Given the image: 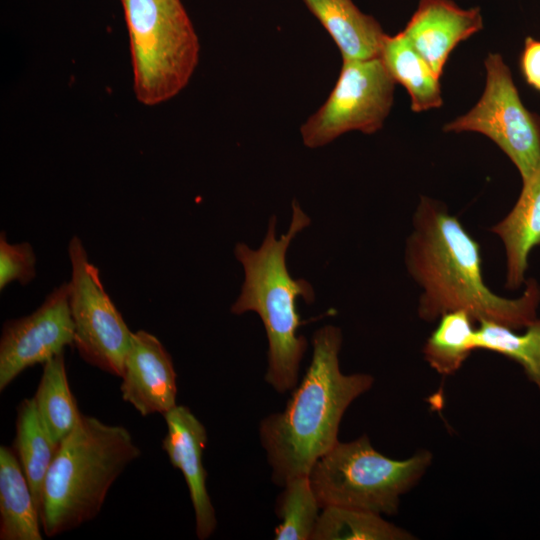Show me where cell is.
I'll return each instance as SVG.
<instances>
[{
  "label": "cell",
  "instance_id": "cell-1",
  "mask_svg": "<svg viewBox=\"0 0 540 540\" xmlns=\"http://www.w3.org/2000/svg\"><path fill=\"white\" fill-rule=\"evenodd\" d=\"M405 264L422 289L418 314L425 321L464 310L475 321H494L518 330L537 319L536 280H526L518 298L492 292L483 280L480 245L439 201L421 198L406 242Z\"/></svg>",
  "mask_w": 540,
  "mask_h": 540
},
{
  "label": "cell",
  "instance_id": "cell-2",
  "mask_svg": "<svg viewBox=\"0 0 540 540\" xmlns=\"http://www.w3.org/2000/svg\"><path fill=\"white\" fill-rule=\"evenodd\" d=\"M342 332L326 325L312 337L313 353L300 384L282 412L266 416L259 435L272 468V480L309 475L314 464L338 443V430L349 405L367 392L369 374H343L339 367Z\"/></svg>",
  "mask_w": 540,
  "mask_h": 540
},
{
  "label": "cell",
  "instance_id": "cell-3",
  "mask_svg": "<svg viewBox=\"0 0 540 540\" xmlns=\"http://www.w3.org/2000/svg\"><path fill=\"white\" fill-rule=\"evenodd\" d=\"M289 228L276 236L277 217L268 221L263 242L257 249L238 242L234 255L243 267L241 291L230 311L241 315L255 312L261 319L268 340L266 382L277 392L292 390L298 383L299 368L308 342L298 334L300 316L296 302L315 300L312 285L304 278L294 279L287 268V251L298 233L311 223L297 200L292 201Z\"/></svg>",
  "mask_w": 540,
  "mask_h": 540
},
{
  "label": "cell",
  "instance_id": "cell-4",
  "mask_svg": "<svg viewBox=\"0 0 540 540\" xmlns=\"http://www.w3.org/2000/svg\"><path fill=\"white\" fill-rule=\"evenodd\" d=\"M140 454L125 427L82 415L60 442L44 481L40 521L45 535L94 519L111 485Z\"/></svg>",
  "mask_w": 540,
  "mask_h": 540
},
{
  "label": "cell",
  "instance_id": "cell-5",
  "mask_svg": "<svg viewBox=\"0 0 540 540\" xmlns=\"http://www.w3.org/2000/svg\"><path fill=\"white\" fill-rule=\"evenodd\" d=\"M129 34L133 90L155 106L188 84L199 59V40L181 0H120Z\"/></svg>",
  "mask_w": 540,
  "mask_h": 540
},
{
  "label": "cell",
  "instance_id": "cell-6",
  "mask_svg": "<svg viewBox=\"0 0 540 540\" xmlns=\"http://www.w3.org/2000/svg\"><path fill=\"white\" fill-rule=\"evenodd\" d=\"M421 450L405 460L376 451L367 435L338 443L312 467L309 479L320 507H344L395 514L400 496L412 488L430 465Z\"/></svg>",
  "mask_w": 540,
  "mask_h": 540
},
{
  "label": "cell",
  "instance_id": "cell-7",
  "mask_svg": "<svg viewBox=\"0 0 540 540\" xmlns=\"http://www.w3.org/2000/svg\"><path fill=\"white\" fill-rule=\"evenodd\" d=\"M486 84L477 104L445 124V132H478L491 139L516 166L521 179L540 165V117L522 103L509 67L498 53L485 62Z\"/></svg>",
  "mask_w": 540,
  "mask_h": 540
},
{
  "label": "cell",
  "instance_id": "cell-8",
  "mask_svg": "<svg viewBox=\"0 0 540 540\" xmlns=\"http://www.w3.org/2000/svg\"><path fill=\"white\" fill-rule=\"evenodd\" d=\"M395 83L380 57L343 60L329 97L300 128L303 144L319 148L350 131L380 130L393 104Z\"/></svg>",
  "mask_w": 540,
  "mask_h": 540
},
{
  "label": "cell",
  "instance_id": "cell-9",
  "mask_svg": "<svg viewBox=\"0 0 540 540\" xmlns=\"http://www.w3.org/2000/svg\"><path fill=\"white\" fill-rule=\"evenodd\" d=\"M67 249L73 343L87 363L121 377L133 332L106 293L99 269L90 262L77 235L70 239Z\"/></svg>",
  "mask_w": 540,
  "mask_h": 540
},
{
  "label": "cell",
  "instance_id": "cell-10",
  "mask_svg": "<svg viewBox=\"0 0 540 540\" xmlns=\"http://www.w3.org/2000/svg\"><path fill=\"white\" fill-rule=\"evenodd\" d=\"M69 282L55 287L31 314L7 320L0 338V391L24 370L44 364L74 341Z\"/></svg>",
  "mask_w": 540,
  "mask_h": 540
},
{
  "label": "cell",
  "instance_id": "cell-11",
  "mask_svg": "<svg viewBox=\"0 0 540 540\" xmlns=\"http://www.w3.org/2000/svg\"><path fill=\"white\" fill-rule=\"evenodd\" d=\"M122 399L142 416L164 415L176 406V372L170 354L153 334L132 333L124 360Z\"/></svg>",
  "mask_w": 540,
  "mask_h": 540
},
{
  "label": "cell",
  "instance_id": "cell-12",
  "mask_svg": "<svg viewBox=\"0 0 540 540\" xmlns=\"http://www.w3.org/2000/svg\"><path fill=\"white\" fill-rule=\"evenodd\" d=\"M167 433L162 441L173 467L179 469L186 481L195 513L196 536L209 538L217 525L215 509L206 487V470L202 455L207 443L204 425L191 410L176 405L164 415Z\"/></svg>",
  "mask_w": 540,
  "mask_h": 540
},
{
  "label": "cell",
  "instance_id": "cell-13",
  "mask_svg": "<svg viewBox=\"0 0 540 540\" xmlns=\"http://www.w3.org/2000/svg\"><path fill=\"white\" fill-rule=\"evenodd\" d=\"M483 27L480 8L462 9L452 0H419L402 34L441 76L452 50Z\"/></svg>",
  "mask_w": 540,
  "mask_h": 540
},
{
  "label": "cell",
  "instance_id": "cell-14",
  "mask_svg": "<svg viewBox=\"0 0 540 540\" xmlns=\"http://www.w3.org/2000/svg\"><path fill=\"white\" fill-rule=\"evenodd\" d=\"M504 244L507 260L506 288L526 282L529 255L540 245V165L522 180L520 195L508 215L491 229Z\"/></svg>",
  "mask_w": 540,
  "mask_h": 540
},
{
  "label": "cell",
  "instance_id": "cell-15",
  "mask_svg": "<svg viewBox=\"0 0 540 540\" xmlns=\"http://www.w3.org/2000/svg\"><path fill=\"white\" fill-rule=\"evenodd\" d=\"M340 50L343 60L380 57L387 34L378 21L352 0H303Z\"/></svg>",
  "mask_w": 540,
  "mask_h": 540
},
{
  "label": "cell",
  "instance_id": "cell-16",
  "mask_svg": "<svg viewBox=\"0 0 540 540\" xmlns=\"http://www.w3.org/2000/svg\"><path fill=\"white\" fill-rule=\"evenodd\" d=\"M40 516L16 454L0 447V539L42 540Z\"/></svg>",
  "mask_w": 540,
  "mask_h": 540
},
{
  "label": "cell",
  "instance_id": "cell-17",
  "mask_svg": "<svg viewBox=\"0 0 540 540\" xmlns=\"http://www.w3.org/2000/svg\"><path fill=\"white\" fill-rule=\"evenodd\" d=\"M384 65L411 97V109L421 112L442 105L440 76L402 32L386 35L380 53Z\"/></svg>",
  "mask_w": 540,
  "mask_h": 540
},
{
  "label": "cell",
  "instance_id": "cell-18",
  "mask_svg": "<svg viewBox=\"0 0 540 540\" xmlns=\"http://www.w3.org/2000/svg\"><path fill=\"white\" fill-rule=\"evenodd\" d=\"M58 446L43 424L34 399H23L17 408L13 451L30 485L39 516L44 481Z\"/></svg>",
  "mask_w": 540,
  "mask_h": 540
},
{
  "label": "cell",
  "instance_id": "cell-19",
  "mask_svg": "<svg viewBox=\"0 0 540 540\" xmlns=\"http://www.w3.org/2000/svg\"><path fill=\"white\" fill-rule=\"evenodd\" d=\"M33 399L43 424L59 445L82 416L70 390L63 352L43 364Z\"/></svg>",
  "mask_w": 540,
  "mask_h": 540
},
{
  "label": "cell",
  "instance_id": "cell-20",
  "mask_svg": "<svg viewBox=\"0 0 540 540\" xmlns=\"http://www.w3.org/2000/svg\"><path fill=\"white\" fill-rule=\"evenodd\" d=\"M474 322L464 310L449 311L439 317L423 347L425 360L439 374L455 373L475 350Z\"/></svg>",
  "mask_w": 540,
  "mask_h": 540
},
{
  "label": "cell",
  "instance_id": "cell-21",
  "mask_svg": "<svg viewBox=\"0 0 540 540\" xmlns=\"http://www.w3.org/2000/svg\"><path fill=\"white\" fill-rule=\"evenodd\" d=\"M405 530L385 521L380 514L344 507H325L311 540L412 539Z\"/></svg>",
  "mask_w": 540,
  "mask_h": 540
},
{
  "label": "cell",
  "instance_id": "cell-22",
  "mask_svg": "<svg viewBox=\"0 0 540 540\" xmlns=\"http://www.w3.org/2000/svg\"><path fill=\"white\" fill-rule=\"evenodd\" d=\"M476 349L496 352L517 362L540 390V319L530 323L524 333L494 321H480L475 333Z\"/></svg>",
  "mask_w": 540,
  "mask_h": 540
},
{
  "label": "cell",
  "instance_id": "cell-23",
  "mask_svg": "<svg viewBox=\"0 0 540 540\" xmlns=\"http://www.w3.org/2000/svg\"><path fill=\"white\" fill-rule=\"evenodd\" d=\"M276 505L281 523L275 529L277 540H311L321 508L308 475L294 477L284 485Z\"/></svg>",
  "mask_w": 540,
  "mask_h": 540
},
{
  "label": "cell",
  "instance_id": "cell-24",
  "mask_svg": "<svg viewBox=\"0 0 540 540\" xmlns=\"http://www.w3.org/2000/svg\"><path fill=\"white\" fill-rule=\"evenodd\" d=\"M36 277V255L28 242L11 244L0 234V290L14 281L27 285Z\"/></svg>",
  "mask_w": 540,
  "mask_h": 540
},
{
  "label": "cell",
  "instance_id": "cell-25",
  "mask_svg": "<svg viewBox=\"0 0 540 540\" xmlns=\"http://www.w3.org/2000/svg\"><path fill=\"white\" fill-rule=\"evenodd\" d=\"M520 68L527 84L540 92V40L526 37Z\"/></svg>",
  "mask_w": 540,
  "mask_h": 540
}]
</instances>
